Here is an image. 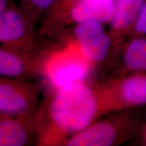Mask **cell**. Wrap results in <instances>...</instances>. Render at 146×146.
I'll return each instance as SVG.
<instances>
[{"instance_id":"6da1fadb","label":"cell","mask_w":146,"mask_h":146,"mask_svg":"<svg viewBox=\"0 0 146 146\" xmlns=\"http://www.w3.org/2000/svg\"><path fill=\"white\" fill-rule=\"evenodd\" d=\"M113 112L104 81L89 79L45 89L36 112V145L63 146L68 139Z\"/></svg>"},{"instance_id":"7a4b0ae2","label":"cell","mask_w":146,"mask_h":146,"mask_svg":"<svg viewBox=\"0 0 146 146\" xmlns=\"http://www.w3.org/2000/svg\"><path fill=\"white\" fill-rule=\"evenodd\" d=\"M114 0H56L41 21L39 36H54L64 29L89 21L108 24Z\"/></svg>"},{"instance_id":"3957f363","label":"cell","mask_w":146,"mask_h":146,"mask_svg":"<svg viewBox=\"0 0 146 146\" xmlns=\"http://www.w3.org/2000/svg\"><path fill=\"white\" fill-rule=\"evenodd\" d=\"M137 109L110 112L71 137L63 146H116L130 141L141 126Z\"/></svg>"},{"instance_id":"277c9868","label":"cell","mask_w":146,"mask_h":146,"mask_svg":"<svg viewBox=\"0 0 146 146\" xmlns=\"http://www.w3.org/2000/svg\"><path fill=\"white\" fill-rule=\"evenodd\" d=\"M70 38L84 57L96 68L106 67L114 58L116 48L104 24L89 21L65 29L56 35Z\"/></svg>"},{"instance_id":"5b68a950","label":"cell","mask_w":146,"mask_h":146,"mask_svg":"<svg viewBox=\"0 0 146 146\" xmlns=\"http://www.w3.org/2000/svg\"><path fill=\"white\" fill-rule=\"evenodd\" d=\"M44 84L34 80L0 78V116L34 114L43 99Z\"/></svg>"},{"instance_id":"8992f818","label":"cell","mask_w":146,"mask_h":146,"mask_svg":"<svg viewBox=\"0 0 146 146\" xmlns=\"http://www.w3.org/2000/svg\"><path fill=\"white\" fill-rule=\"evenodd\" d=\"M94 66L76 46L56 52L43 77L45 89L61 88L91 78Z\"/></svg>"},{"instance_id":"52a82bcc","label":"cell","mask_w":146,"mask_h":146,"mask_svg":"<svg viewBox=\"0 0 146 146\" xmlns=\"http://www.w3.org/2000/svg\"><path fill=\"white\" fill-rule=\"evenodd\" d=\"M57 52L41 47L33 52L0 48V76L18 80L44 77L47 65Z\"/></svg>"},{"instance_id":"ba28073f","label":"cell","mask_w":146,"mask_h":146,"mask_svg":"<svg viewBox=\"0 0 146 146\" xmlns=\"http://www.w3.org/2000/svg\"><path fill=\"white\" fill-rule=\"evenodd\" d=\"M35 26L20 6L12 1L0 12L1 47L33 52L39 48Z\"/></svg>"},{"instance_id":"9c48e42d","label":"cell","mask_w":146,"mask_h":146,"mask_svg":"<svg viewBox=\"0 0 146 146\" xmlns=\"http://www.w3.org/2000/svg\"><path fill=\"white\" fill-rule=\"evenodd\" d=\"M103 81L113 112L146 106V72L131 73Z\"/></svg>"},{"instance_id":"30bf717a","label":"cell","mask_w":146,"mask_h":146,"mask_svg":"<svg viewBox=\"0 0 146 146\" xmlns=\"http://www.w3.org/2000/svg\"><path fill=\"white\" fill-rule=\"evenodd\" d=\"M106 68L108 72H113L106 79L146 72V36L127 38L117 49Z\"/></svg>"},{"instance_id":"8fae6325","label":"cell","mask_w":146,"mask_h":146,"mask_svg":"<svg viewBox=\"0 0 146 146\" xmlns=\"http://www.w3.org/2000/svg\"><path fill=\"white\" fill-rule=\"evenodd\" d=\"M36 112L22 116H0V146L36 145Z\"/></svg>"},{"instance_id":"7c38bea8","label":"cell","mask_w":146,"mask_h":146,"mask_svg":"<svg viewBox=\"0 0 146 146\" xmlns=\"http://www.w3.org/2000/svg\"><path fill=\"white\" fill-rule=\"evenodd\" d=\"M145 0H114L108 32L116 50L127 39Z\"/></svg>"},{"instance_id":"4fadbf2b","label":"cell","mask_w":146,"mask_h":146,"mask_svg":"<svg viewBox=\"0 0 146 146\" xmlns=\"http://www.w3.org/2000/svg\"><path fill=\"white\" fill-rule=\"evenodd\" d=\"M56 0H19V6L36 27Z\"/></svg>"},{"instance_id":"5bb4252c","label":"cell","mask_w":146,"mask_h":146,"mask_svg":"<svg viewBox=\"0 0 146 146\" xmlns=\"http://www.w3.org/2000/svg\"><path fill=\"white\" fill-rule=\"evenodd\" d=\"M141 36H146V0L142 5L141 10L127 38Z\"/></svg>"},{"instance_id":"9a60e30c","label":"cell","mask_w":146,"mask_h":146,"mask_svg":"<svg viewBox=\"0 0 146 146\" xmlns=\"http://www.w3.org/2000/svg\"><path fill=\"white\" fill-rule=\"evenodd\" d=\"M14 0H0V12L3 11Z\"/></svg>"},{"instance_id":"2e32d148","label":"cell","mask_w":146,"mask_h":146,"mask_svg":"<svg viewBox=\"0 0 146 146\" xmlns=\"http://www.w3.org/2000/svg\"><path fill=\"white\" fill-rule=\"evenodd\" d=\"M145 139H146V130H145Z\"/></svg>"}]
</instances>
